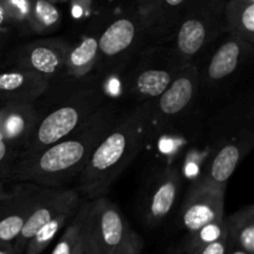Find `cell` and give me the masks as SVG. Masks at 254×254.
Returning <instances> with one entry per match:
<instances>
[{"label":"cell","mask_w":254,"mask_h":254,"mask_svg":"<svg viewBox=\"0 0 254 254\" xmlns=\"http://www.w3.org/2000/svg\"><path fill=\"white\" fill-rule=\"evenodd\" d=\"M153 101L121 116L92 151L79 178L86 200L106 196L114 181L143 148L151 126Z\"/></svg>","instance_id":"7a4b0ae2"},{"label":"cell","mask_w":254,"mask_h":254,"mask_svg":"<svg viewBox=\"0 0 254 254\" xmlns=\"http://www.w3.org/2000/svg\"><path fill=\"white\" fill-rule=\"evenodd\" d=\"M69 45L62 39H41L15 47L6 55L4 62L21 67L46 78L52 79L64 74V60Z\"/></svg>","instance_id":"52a82bcc"},{"label":"cell","mask_w":254,"mask_h":254,"mask_svg":"<svg viewBox=\"0 0 254 254\" xmlns=\"http://www.w3.org/2000/svg\"><path fill=\"white\" fill-rule=\"evenodd\" d=\"M227 240L248 254H254V206L248 205L225 217Z\"/></svg>","instance_id":"ffe728a7"},{"label":"cell","mask_w":254,"mask_h":254,"mask_svg":"<svg viewBox=\"0 0 254 254\" xmlns=\"http://www.w3.org/2000/svg\"><path fill=\"white\" fill-rule=\"evenodd\" d=\"M29 20L32 29L37 32L51 31L59 25L60 11L47 0H35L29 10Z\"/></svg>","instance_id":"603a6c76"},{"label":"cell","mask_w":254,"mask_h":254,"mask_svg":"<svg viewBox=\"0 0 254 254\" xmlns=\"http://www.w3.org/2000/svg\"><path fill=\"white\" fill-rule=\"evenodd\" d=\"M225 217V190L197 180L186 193L181 223L189 233Z\"/></svg>","instance_id":"8fae6325"},{"label":"cell","mask_w":254,"mask_h":254,"mask_svg":"<svg viewBox=\"0 0 254 254\" xmlns=\"http://www.w3.org/2000/svg\"><path fill=\"white\" fill-rule=\"evenodd\" d=\"M200 87V71L195 64L180 66L168 88L153 101L151 123H169L185 113L193 103Z\"/></svg>","instance_id":"9c48e42d"},{"label":"cell","mask_w":254,"mask_h":254,"mask_svg":"<svg viewBox=\"0 0 254 254\" xmlns=\"http://www.w3.org/2000/svg\"><path fill=\"white\" fill-rule=\"evenodd\" d=\"M50 82L21 67L0 64V102L2 104H35L42 98Z\"/></svg>","instance_id":"7c38bea8"},{"label":"cell","mask_w":254,"mask_h":254,"mask_svg":"<svg viewBox=\"0 0 254 254\" xmlns=\"http://www.w3.org/2000/svg\"><path fill=\"white\" fill-rule=\"evenodd\" d=\"M131 228L121 210L107 196L88 200L81 241L87 254H108L118 247Z\"/></svg>","instance_id":"5b68a950"},{"label":"cell","mask_w":254,"mask_h":254,"mask_svg":"<svg viewBox=\"0 0 254 254\" xmlns=\"http://www.w3.org/2000/svg\"><path fill=\"white\" fill-rule=\"evenodd\" d=\"M73 254H87L86 251H84L83 245H82V241L81 240H79L78 245H77V247H76V250H74Z\"/></svg>","instance_id":"836d02e7"},{"label":"cell","mask_w":254,"mask_h":254,"mask_svg":"<svg viewBox=\"0 0 254 254\" xmlns=\"http://www.w3.org/2000/svg\"><path fill=\"white\" fill-rule=\"evenodd\" d=\"M247 139H252V135L237 136L218 145L200 180L212 188L226 191L228 180L252 146V141L247 143Z\"/></svg>","instance_id":"9a60e30c"},{"label":"cell","mask_w":254,"mask_h":254,"mask_svg":"<svg viewBox=\"0 0 254 254\" xmlns=\"http://www.w3.org/2000/svg\"><path fill=\"white\" fill-rule=\"evenodd\" d=\"M226 32L254 45V0H228L223 9Z\"/></svg>","instance_id":"ac0fdd59"},{"label":"cell","mask_w":254,"mask_h":254,"mask_svg":"<svg viewBox=\"0 0 254 254\" xmlns=\"http://www.w3.org/2000/svg\"><path fill=\"white\" fill-rule=\"evenodd\" d=\"M6 11H5L4 7L0 5V26H2V25L5 24V21H6Z\"/></svg>","instance_id":"d6a6232c"},{"label":"cell","mask_w":254,"mask_h":254,"mask_svg":"<svg viewBox=\"0 0 254 254\" xmlns=\"http://www.w3.org/2000/svg\"><path fill=\"white\" fill-rule=\"evenodd\" d=\"M40 188L22 183L14 197L0 203V245H14L36 202Z\"/></svg>","instance_id":"2e32d148"},{"label":"cell","mask_w":254,"mask_h":254,"mask_svg":"<svg viewBox=\"0 0 254 254\" xmlns=\"http://www.w3.org/2000/svg\"><path fill=\"white\" fill-rule=\"evenodd\" d=\"M181 178L173 168H161L146 180L140 196V213L150 227L160 225L175 206Z\"/></svg>","instance_id":"ba28073f"},{"label":"cell","mask_w":254,"mask_h":254,"mask_svg":"<svg viewBox=\"0 0 254 254\" xmlns=\"http://www.w3.org/2000/svg\"><path fill=\"white\" fill-rule=\"evenodd\" d=\"M98 60V37H82L76 45L68 47L64 60V74L73 79L84 78L97 66Z\"/></svg>","instance_id":"d6986e66"},{"label":"cell","mask_w":254,"mask_h":254,"mask_svg":"<svg viewBox=\"0 0 254 254\" xmlns=\"http://www.w3.org/2000/svg\"><path fill=\"white\" fill-rule=\"evenodd\" d=\"M0 254H20L12 245H0Z\"/></svg>","instance_id":"f546056e"},{"label":"cell","mask_w":254,"mask_h":254,"mask_svg":"<svg viewBox=\"0 0 254 254\" xmlns=\"http://www.w3.org/2000/svg\"><path fill=\"white\" fill-rule=\"evenodd\" d=\"M37 117L36 103L2 104L0 107V133L20 151V155L34 131Z\"/></svg>","instance_id":"e0dca14e"},{"label":"cell","mask_w":254,"mask_h":254,"mask_svg":"<svg viewBox=\"0 0 254 254\" xmlns=\"http://www.w3.org/2000/svg\"><path fill=\"white\" fill-rule=\"evenodd\" d=\"M143 29L145 26L140 15L139 19L119 17L114 20L98 37V62L113 64L126 59L135 49Z\"/></svg>","instance_id":"4fadbf2b"},{"label":"cell","mask_w":254,"mask_h":254,"mask_svg":"<svg viewBox=\"0 0 254 254\" xmlns=\"http://www.w3.org/2000/svg\"><path fill=\"white\" fill-rule=\"evenodd\" d=\"M104 94L94 83L77 87L46 112H39L36 126L21 156L42 150L73 133L103 104Z\"/></svg>","instance_id":"3957f363"},{"label":"cell","mask_w":254,"mask_h":254,"mask_svg":"<svg viewBox=\"0 0 254 254\" xmlns=\"http://www.w3.org/2000/svg\"><path fill=\"white\" fill-rule=\"evenodd\" d=\"M227 254H248L247 252H245L243 250H241V248L236 247L235 245H231L230 242H228V252Z\"/></svg>","instance_id":"4dcf8cb0"},{"label":"cell","mask_w":254,"mask_h":254,"mask_svg":"<svg viewBox=\"0 0 254 254\" xmlns=\"http://www.w3.org/2000/svg\"><path fill=\"white\" fill-rule=\"evenodd\" d=\"M119 117L118 107L104 103L66 138L17 159L7 174L6 183L61 188L81 175L92 151Z\"/></svg>","instance_id":"6da1fadb"},{"label":"cell","mask_w":254,"mask_h":254,"mask_svg":"<svg viewBox=\"0 0 254 254\" xmlns=\"http://www.w3.org/2000/svg\"><path fill=\"white\" fill-rule=\"evenodd\" d=\"M227 238V228H226L225 217L216 222L208 223L198 230L190 232L189 238L185 242V252L200 248L202 246L210 245V243L217 242V241L226 240Z\"/></svg>","instance_id":"cb8c5ba5"},{"label":"cell","mask_w":254,"mask_h":254,"mask_svg":"<svg viewBox=\"0 0 254 254\" xmlns=\"http://www.w3.org/2000/svg\"><path fill=\"white\" fill-rule=\"evenodd\" d=\"M5 47H6V39H5L4 36H1L0 35V64H1L2 61H4V59H2V56H4V51H5Z\"/></svg>","instance_id":"1f68e13d"},{"label":"cell","mask_w":254,"mask_h":254,"mask_svg":"<svg viewBox=\"0 0 254 254\" xmlns=\"http://www.w3.org/2000/svg\"><path fill=\"white\" fill-rule=\"evenodd\" d=\"M79 207V206H78ZM77 208H71V210H67L64 212L60 213L56 217L52 218L51 221L46 223V225L42 226L41 228L36 231V233L34 235V237L29 241V243L25 247V251L22 254H41L51 245L52 241L55 240L57 235H59L60 231L67 225L69 220L74 216V213L77 212Z\"/></svg>","instance_id":"44dd1931"},{"label":"cell","mask_w":254,"mask_h":254,"mask_svg":"<svg viewBox=\"0 0 254 254\" xmlns=\"http://www.w3.org/2000/svg\"><path fill=\"white\" fill-rule=\"evenodd\" d=\"M179 68L180 64L171 49L155 47L153 51L144 54L133 69L128 78V91L140 103L155 101L168 88Z\"/></svg>","instance_id":"8992f818"},{"label":"cell","mask_w":254,"mask_h":254,"mask_svg":"<svg viewBox=\"0 0 254 254\" xmlns=\"http://www.w3.org/2000/svg\"><path fill=\"white\" fill-rule=\"evenodd\" d=\"M252 49V45L228 35L208 59L200 82L205 81L210 87L223 83L238 71Z\"/></svg>","instance_id":"5bb4252c"},{"label":"cell","mask_w":254,"mask_h":254,"mask_svg":"<svg viewBox=\"0 0 254 254\" xmlns=\"http://www.w3.org/2000/svg\"><path fill=\"white\" fill-rule=\"evenodd\" d=\"M154 1L155 0H136V2L139 5V10H140V14L139 15H143L154 4Z\"/></svg>","instance_id":"f1b7e54d"},{"label":"cell","mask_w":254,"mask_h":254,"mask_svg":"<svg viewBox=\"0 0 254 254\" xmlns=\"http://www.w3.org/2000/svg\"><path fill=\"white\" fill-rule=\"evenodd\" d=\"M81 197L76 190H66L60 188H44L39 190L36 202L30 211L29 217L14 242V248L20 254L24 253L29 241L34 237L36 231L46 225L49 221L60 213L71 208H77L81 205Z\"/></svg>","instance_id":"30bf717a"},{"label":"cell","mask_w":254,"mask_h":254,"mask_svg":"<svg viewBox=\"0 0 254 254\" xmlns=\"http://www.w3.org/2000/svg\"><path fill=\"white\" fill-rule=\"evenodd\" d=\"M222 0H190L181 14L171 47L179 64L195 60L226 31Z\"/></svg>","instance_id":"277c9868"},{"label":"cell","mask_w":254,"mask_h":254,"mask_svg":"<svg viewBox=\"0 0 254 254\" xmlns=\"http://www.w3.org/2000/svg\"><path fill=\"white\" fill-rule=\"evenodd\" d=\"M228 252V240H221L210 245L202 246L200 248L186 252V254H227Z\"/></svg>","instance_id":"4316f807"},{"label":"cell","mask_w":254,"mask_h":254,"mask_svg":"<svg viewBox=\"0 0 254 254\" xmlns=\"http://www.w3.org/2000/svg\"><path fill=\"white\" fill-rule=\"evenodd\" d=\"M7 184L9 183H0V203L14 197L22 186V183H14V185Z\"/></svg>","instance_id":"83f0119b"},{"label":"cell","mask_w":254,"mask_h":254,"mask_svg":"<svg viewBox=\"0 0 254 254\" xmlns=\"http://www.w3.org/2000/svg\"><path fill=\"white\" fill-rule=\"evenodd\" d=\"M19 156L20 151L0 133V183H6L7 174Z\"/></svg>","instance_id":"d4e9b609"},{"label":"cell","mask_w":254,"mask_h":254,"mask_svg":"<svg viewBox=\"0 0 254 254\" xmlns=\"http://www.w3.org/2000/svg\"><path fill=\"white\" fill-rule=\"evenodd\" d=\"M87 207H88V200L81 202L78 210L71 218L51 254H73L79 240H81L82 225H83L84 217H86Z\"/></svg>","instance_id":"7402d4cb"},{"label":"cell","mask_w":254,"mask_h":254,"mask_svg":"<svg viewBox=\"0 0 254 254\" xmlns=\"http://www.w3.org/2000/svg\"><path fill=\"white\" fill-rule=\"evenodd\" d=\"M144 247V241L135 231L131 230L126 240L108 254H140Z\"/></svg>","instance_id":"484cf974"}]
</instances>
